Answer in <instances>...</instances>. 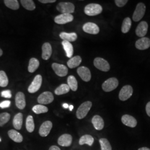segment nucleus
<instances>
[{"label":"nucleus","mask_w":150,"mask_h":150,"mask_svg":"<svg viewBox=\"0 0 150 150\" xmlns=\"http://www.w3.org/2000/svg\"><path fill=\"white\" fill-rule=\"evenodd\" d=\"M10 105H11V101L8 100H6L0 103V107L2 108H8L10 106Z\"/></svg>","instance_id":"obj_41"},{"label":"nucleus","mask_w":150,"mask_h":150,"mask_svg":"<svg viewBox=\"0 0 150 150\" xmlns=\"http://www.w3.org/2000/svg\"><path fill=\"white\" fill-rule=\"evenodd\" d=\"M82 29L84 32L89 34L96 35L100 32V28L96 24L92 22H87L83 25Z\"/></svg>","instance_id":"obj_13"},{"label":"nucleus","mask_w":150,"mask_h":150,"mask_svg":"<svg viewBox=\"0 0 150 150\" xmlns=\"http://www.w3.org/2000/svg\"><path fill=\"white\" fill-rule=\"evenodd\" d=\"M138 150H150V149L147 147H142V148L139 149Z\"/></svg>","instance_id":"obj_45"},{"label":"nucleus","mask_w":150,"mask_h":150,"mask_svg":"<svg viewBox=\"0 0 150 150\" xmlns=\"http://www.w3.org/2000/svg\"><path fill=\"white\" fill-rule=\"evenodd\" d=\"M42 82V77L41 75H38L35 76L34 80L32 81L31 84L28 88V91L31 93H33L36 92L40 88Z\"/></svg>","instance_id":"obj_6"},{"label":"nucleus","mask_w":150,"mask_h":150,"mask_svg":"<svg viewBox=\"0 0 150 150\" xmlns=\"http://www.w3.org/2000/svg\"><path fill=\"white\" fill-rule=\"evenodd\" d=\"M67 83L70 89L73 91H76L78 88L77 81L74 76H70L67 79Z\"/></svg>","instance_id":"obj_32"},{"label":"nucleus","mask_w":150,"mask_h":150,"mask_svg":"<svg viewBox=\"0 0 150 150\" xmlns=\"http://www.w3.org/2000/svg\"><path fill=\"white\" fill-rule=\"evenodd\" d=\"M21 4L22 6L29 11H33L36 8V6L32 0H21Z\"/></svg>","instance_id":"obj_31"},{"label":"nucleus","mask_w":150,"mask_h":150,"mask_svg":"<svg viewBox=\"0 0 150 150\" xmlns=\"http://www.w3.org/2000/svg\"><path fill=\"white\" fill-rule=\"evenodd\" d=\"M54 97L53 94L49 91L44 92L41 93L38 98V101L41 105H46L53 102Z\"/></svg>","instance_id":"obj_9"},{"label":"nucleus","mask_w":150,"mask_h":150,"mask_svg":"<svg viewBox=\"0 0 150 150\" xmlns=\"http://www.w3.org/2000/svg\"><path fill=\"white\" fill-rule=\"evenodd\" d=\"M94 66L97 69L103 72H107L110 69V66L106 60L101 58L97 57L93 61Z\"/></svg>","instance_id":"obj_8"},{"label":"nucleus","mask_w":150,"mask_h":150,"mask_svg":"<svg viewBox=\"0 0 150 150\" xmlns=\"http://www.w3.org/2000/svg\"><path fill=\"white\" fill-rule=\"evenodd\" d=\"M52 128V123L50 121H45L40 126L39 129V134L42 137H46L50 134Z\"/></svg>","instance_id":"obj_14"},{"label":"nucleus","mask_w":150,"mask_h":150,"mask_svg":"<svg viewBox=\"0 0 150 150\" xmlns=\"http://www.w3.org/2000/svg\"><path fill=\"white\" fill-rule=\"evenodd\" d=\"M136 48L139 50H145L150 47V39L147 38H142L138 40L135 43Z\"/></svg>","instance_id":"obj_15"},{"label":"nucleus","mask_w":150,"mask_h":150,"mask_svg":"<svg viewBox=\"0 0 150 150\" xmlns=\"http://www.w3.org/2000/svg\"><path fill=\"white\" fill-rule=\"evenodd\" d=\"M63 107H64V108H69V106L67 103H64L63 105Z\"/></svg>","instance_id":"obj_46"},{"label":"nucleus","mask_w":150,"mask_h":150,"mask_svg":"<svg viewBox=\"0 0 150 150\" xmlns=\"http://www.w3.org/2000/svg\"><path fill=\"white\" fill-rule=\"evenodd\" d=\"M146 12V6L143 3H139L136 7L132 16V20L135 22L139 21L144 16Z\"/></svg>","instance_id":"obj_5"},{"label":"nucleus","mask_w":150,"mask_h":150,"mask_svg":"<svg viewBox=\"0 0 150 150\" xmlns=\"http://www.w3.org/2000/svg\"><path fill=\"white\" fill-rule=\"evenodd\" d=\"M82 62V59L80 56H76L71 58L67 62V66L70 69H74L79 66Z\"/></svg>","instance_id":"obj_26"},{"label":"nucleus","mask_w":150,"mask_h":150,"mask_svg":"<svg viewBox=\"0 0 150 150\" xmlns=\"http://www.w3.org/2000/svg\"><path fill=\"white\" fill-rule=\"evenodd\" d=\"M148 30V24L146 21L141 22L136 29V34L140 38H144Z\"/></svg>","instance_id":"obj_16"},{"label":"nucleus","mask_w":150,"mask_h":150,"mask_svg":"<svg viewBox=\"0 0 150 150\" xmlns=\"http://www.w3.org/2000/svg\"><path fill=\"white\" fill-rule=\"evenodd\" d=\"M118 85V81L116 78L111 77L105 81L103 84L102 87L103 90L105 92H110L116 89Z\"/></svg>","instance_id":"obj_4"},{"label":"nucleus","mask_w":150,"mask_h":150,"mask_svg":"<svg viewBox=\"0 0 150 150\" xmlns=\"http://www.w3.org/2000/svg\"><path fill=\"white\" fill-rule=\"evenodd\" d=\"M72 142V137L71 134H64L61 135L58 139L59 145L63 147H69Z\"/></svg>","instance_id":"obj_19"},{"label":"nucleus","mask_w":150,"mask_h":150,"mask_svg":"<svg viewBox=\"0 0 150 150\" xmlns=\"http://www.w3.org/2000/svg\"><path fill=\"white\" fill-rule=\"evenodd\" d=\"M39 2L42 4H47V3H54L55 2V0H39Z\"/></svg>","instance_id":"obj_43"},{"label":"nucleus","mask_w":150,"mask_h":150,"mask_svg":"<svg viewBox=\"0 0 150 150\" xmlns=\"http://www.w3.org/2000/svg\"><path fill=\"white\" fill-rule=\"evenodd\" d=\"M1 96L7 98H10L12 97L11 91L10 90H5L1 92Z\"/></svg>","instance_id":"obj_40"},{"label":"nucleus","mask_w":150,"mask_h":150,"mask_svg":"<svg viewBox=\"0 0 150 150\" xmlns=\"http://www.w3.org/2000/svg\"><path fill=\"white\" fill-rule=\"evenodd\" d=\"M40 65V62L36 58H32L30 60L29 64L28 66V71L30 73L34 72L38 69Z\"/></svg>","instance_id":"obj_28"},{"label":"nucleus","mask_w":150,"mask_h":150,"mask_svg":"<svg viewBox=\"0 0 150 150\" xmlns=\"http://www.w3.org/2000/svg\"><path fill=\"white\" fill-rule=\"evenodd\" d=\"M132 25V22L131 19L129 17H126L124 19L122 27H121V31L123 33H126L129 32V30H130Z\"/></svg>","instance_id":"obj_33"},{"label":"nucleus","mask_w":150,"mask_h":150,"mask_svg":"<svg viewBox=\"0 0 150 150\" xmlns=\"http://www.w3.org/2000/svg\"><path fill=\"white\" fill-rule=\"evenodd\" d=\"M70 87L67 84H62L59 86L54 91V93L57 95H61L66 94L70 91Z\"/></svg>","instance_id":"obj_29"},{"label":"nucleus","mask_w":150,"mask_h":150,"mask_svg":"<svg viewBox=\"0 0 150 150\" xmlns=\"http://www.w3.org/2000/svg\"><path fill=\"white\" fill-rule=\"evenodd\" d=\"M42 58L44 60L49 59L52 54V47L48 42L44 43L42 47Z\"/></svg>","instance_id":"obj_20"},{"label":"nucleus","mask_w":150,"mask_h":150,"mask_svg":"<svg viewBox=\"0 0 150 150\" xmlns=\"http://www.w3.org/2000/svg\"><path fill=\"white\" fill-rule=\"evenodd\" d=\"M77 72L82 80L85 82H88L91 80V72L87 67L85 66L80 67L78 68Z\"/></svg>","instance_id":"obj_12"},{"label":"nucleus","mask_w":150,"mask_h":150,"mask_svg":"<svg viewBox=\"0 0 150 150\" xmlns=\"http://www.w3.org/2000/svg\"><path fill=\"white\" fill-rule=\"evenodd\" d=\"M10 115L8 113L4 112L0 113V127L3 126L8 122L10 119Z\"/></svg>","instance_id":"obj_37"},{"label":"nucleus","mask_w":150,"mask_h":150,"mask_svg":"<svg viewBox=\"0 0 150 150\" xmlns=\"http://www.w3.org/2000/svg\"><path fill=\"white\" fill-rule=\"evenodd\" d=\"M94 142V139L93 137L89 134H85L82 136L79 141V144L80 145H87L92 146Z\"/></svg>","instance_id":"obj_27"},{"label":"nucleus","mask_w":150,"mask_h":150,"mask_svg":"<svg viewBox=\"0 0 150 150\" xmlns=\"http://www.w3.org/2000/svg\"><path fill=\"white\" fill-rule=\"evenodd\" d=\"M2 54H3V51H2V50L0 48V57H1V56H2Z\"/></svg>","instance_id":"obj_48"},{"label":"nucleus","mask_w":150,"mask_h":150,"mask_svg":"<svg viewBox=\"0 0 150 150\" xmlns=\"http://www.w3.org/2000/svg\"><path fill=\"white\" fill-rule=\"evenodd\" d=\"M8 84V79L5 71H0V87H5Z\"/></svg>","instance_id":"obj_35"},{"label":"nucleus","mask_w":150,"mask_h":150,"mask_svg":"<svg viewBox=\"0 0 150 150\" xmlns=\"http://www.w3.org/2000/svg\"><path fill=\"white\" fill-rule=\"evenodd\" d=\"M91 101H86L82 103L76 111V117L78 119L85 118L92 107Z\"/></svg>","instance_id":"obj_1"},{"label":"nucleus","mask_w":150,"mask_h":150,"mask_svg":"<svg viewBox=\"0 0 150 150\" xmlns=\"http://www.w3.org/2000/svg\"><path fill=\"white\" fill-rule=\"evenodd\" d=\"M8 135L9 137L14 142L21 143L23 141V137L20 133L15 129H11L8 131Z\"/></svg>","instance_id":"obj_23"},{"label":"nucleus","mask_w":150,"mask_h":150,"mask_svg":"<svg viewBox=\"0 0 150 150\" xmlns=\"http://www.w3.org/2000/svg\"><path fill=\"white\" fill-rule=\"evenodd\" d=\"M4 4L8 8L13 10H17L19 8L20 5L17 0H5Z\"/></svg>","instance_id":"obj_30"},{"label":"nucleus","mask_w":150,"mask_h":150,"mask_svg":"<svg viewBox=\"0 0 150 150\" xmlns=\"http://www.w3.org/2000/svg\"><path fill=\"white\" fill-rule=\"evenodd\" d=\"M59 37L64 41L70 42L75 41L77 38V35L75 32L66 33V32H62L60 33Z\"/></svg>","instance_id":"obj_22"},{"label":"nucleus","mask_w":150,"mask_h":150,"mask_svg":"<svg viewBox=\"0 0 150 150\" xmlns=\"http://www.w3.org/2000/svg\"><path fill=\"white\" fill-rule=\"evenodd\" d=\"M133 93V88L130 85L123 86L119 93V98L121 101H126L129 98Z\"/></svg>","instance_id":"obj_7"},{"label":"nucleus","mask_w":150,"mask_h":150,"mask_svg":"<svg viewBox=\"0 0 150 150\" xmlns=\"http://www.w3.org/2000/svg\"><path fill=\"white\" fill-rule=\"evenodd\" d=\"M122 122L129 127H135L137 125V121L135 118L129 115H125L121 118Z\"/></svg>","instance_id":"obj_18"},{"label":"nucleus","mask_w":150,"mask_h":150,"mask_svg":"<svg viewBox=\"0 0 150 150\" xmlns=\"http://www.w3.org/2000/svg\"><path fill=\"white\" fill-rule=\"evenodd\" d=\"M73 108H74V106L73 105H70L69 106V109H70V111H72L73 110Z\"/></svg>","instance_id":"obj_47"},{"label":"nucleus","mask_w":150,"mask_h":150,"mask_svg":"<svg viewBox=\"0 0 150 150\" xmlns=\"http://www.w3.org/2000/svg\"><path fill=\"white\" fill-rule=\"evenodd\" d=\"M23 123V115L21 113H18L15 116L13 120V125L16 129H21Z\"/></svg>","instance_id":"obj_24"},{"label":"nucleus","mask_w":150,"mask_h":150,"mask_svg":"<svg viewBox=\"0 0 150 150\" xmlns=\"http://www.w3.org/2000/svg\"><path fill=\"white\" fill-rule=\"evenodd\" d=\"M0 142H1V139L0 138Z\"/></svg>","instance_id":"obj_49"},{"label":"nucleus","mask_w":150,"mask_h":150,"mask_svg":"<svg viewBox=\"0 0 150 150\" xmlns=\"http://www.w3.org/2000/svg\"><path fill=\"white\" fill-rule=\"evenodd\" d=\"M62 45L66 52L67 57L69 58H72V56L74 54V48L72 45L69 42L66 41H63Z\"/></svg>","instance_id":"obj_25"},{"label":"nucleus","mask_w":150,"mask_h":150,"mask_svg":"<svg viewBox=\"0 0 150 150\" xmlns=\"http://www.w3.org/2000/svg\"><path fill=\"white\" fill-rule=\"evenodd\" d=\"M92 123L95 129L97 130H101L104 127V121L103 118L98 115H95L93 117L92 119Z\"/></svg>","instance_id":"obj_21"},{"label":"nucleus","mask_w":150,"mask_h":150,"mask_svg":"<svg viewBox=\"0 0 150 150\" xmlns=\"http://www.w3.org/2000/svg\"><path fill=\"white\" fill-rule=\"evenodd\" d=\"M49 150H61L59 147L56 146H52L50 147Z\"/></svg>","instance_id":"obj_44"},{"label":"nucleus","mask_w":150,"mask_h":150,"mask_svg":"<svg viewBox=\"0 0 150 150\" xmlns=\"http://www.w3.org/2000/svg\"><path fill=\"white\" fill-rule=\"evenodd\" d=\"M146 111L147 115L150 117V101L148 102L146 106Z\"/></svg>","instance_id":"obj_42"},{"label":"nucleus","mask_w":150,"mask_h":150,"mask_svg":"<svg viewBox=\"0 0 150 150\" xmlns=\"http://www.w3.org/2000/svg\"><path fill=\"white\" fill-rule=\"evenodd\" d=\"M99 142L101 145V150H112L111 146L108 139L102 138L99 140Z\"/></svg>","instance_id":"obj_38"},{"label":"nucleus","mask_w":150,"mask_h":150,"mask_svg":"<svg viewBox=\"0 0 150 150\" xmlns=\"http://www.w3.org/2000/svg\"><path fill=\"white\" fill-rule=\"evenodd\" d=\"M52 68L55 74L59 77H64L67 75L68 69L64 64L54 63L52 64Z\"/></svg>","instance_id":"obj_10"},{"label":"nucleus","mask_w":150,"mask_h":150,"mask_svg":"<svg viewBox=\"0 0 150 150\" xmlns=\"http://www.w3.org/2000/svg\"><path fill=\"white\" fill-rule=\"evenodd\" d=\"M127 2H128L127 0H115V1L116 5L119 7H123L127 4Z\"/></svg>","instance_id":"obj_39"},{"label":"nucleus","mask_w":150,"mask_h":150,"mask_svg":"<svg viewBox=\"0 0 150 150\" xmlns=\"http://www.w3.org/2000/svg\"><path fill=\"white\" fill-rule=\"evenodd\" d=\"M15 103L17 107L20 110H23L26 107L25 96L23 92H18L15 97Z\"/></svg>","instance_id":"obj_17"},{"label":"nucleus","mask_w":150,"mask_h":150,"mask_svg":"<svg viewBox=\"0 0 150 150\" xmlns=\"http://www.w3.org/2000/svg\"><path fill=\"white\" fill-rule=\"evenodd\" d=\"M56 8L58 11L62 13V14H71L74 12L75 6L71 2H62L57 5Z\"/></svg>","instance_id":"obj_3"},{"label":"nucleus","mask_w":150,"mask_h":150,"mask_svg":"<svg viewBox=\"0 0 150 150\" xmlns=\"http://www.w3.org/2000/svg\"><path fill=\"white\" fill-rule=\"evenodd\" d=\"M26 127L27 131L31 133L35 129V123L34 120L32 116H28L26 119Z\"/></svg>","instance_id":"obj_34"},{"label":"nucleus","mask_w":150,"mask_h":150,"mask_svg":"<svg viewBox=\"0 0 150 150\" xmlns=\"http://www.w3.org/2000/svg\"><path fill=\"white\" fill-rule=\"evenodd\" d=\"M84 11L88 16H96L102 12V7L101 6L97 4H90L86 6Z\"/></svg>","instance_id":"obj_2"},{"label":"nucleus","mask_w":150,"mask_h":150,"mask_svg":"<svg viewBox=\"0 0 150 150\" xmlns=\"http://www.w3.org/2000/svg\"><path fill=\"white\" fill-rule=\"evenodd\" d=\"M32 111L36 114H41L48 112V108L42 105H35L32 108Z\"/></svg>","instance_id":"obj_36"},{"label":"nucleus","mask_w":150,"mask_h":150,"mask_svg":"<svg viewBox=\"0 0 150 150\" xmlns=\"http://www.w3.org/2000/svg\"><path fill=\"white\" fill-rule=\"evenodd\" d=\"M74 20V16L71 14L64 13L56 16L54 18V22L59 25H64Z\"/></svg>","instance_id":"obj_11"}]
</instances>
